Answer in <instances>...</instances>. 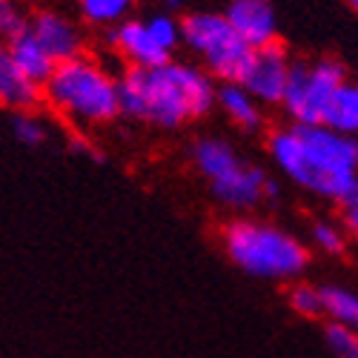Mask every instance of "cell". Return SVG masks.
I'll list each match as a JSON object with an SVG mask.
<instances>
[{"label": "cell", "instance_id": "obj_1", "mask_svg": "<svg viewBox=\"0 0 358 358\" xmlns=\"http://www.w3.org/2000/svg\"><path fill=\"white\" fill-rule=\"evenodd\" d=\"M273 164L295 187L310 195L341 203L358 181V138L330 127H281L266 141Z\"/></svg>", "mask_w": 358, "mask_h": 358}, {"label": "cell", "instance_id": "obj_2", "mask_svg": "<svg viewBox=\"0 0 358 358\" xmlns=\"http://www.w3.org/2000/svg\"><path fill=\"white\" fill-rule=\"evenodd\" d=\"M117 89H121V115L141 117L161 129L195 121L218 103V86L210 75L172 61L155 69L129 66L117 80Z\"/></svg>", "mask_w": 358, "mask_h": 358}, {"label": "cell", "instance_id": "obj_3", "mask_svg": "<svg viewBox=\"0 0 358 358\" xmlns=\"http://www.w3.org/2000/svg\"><path fill=\"white\" fill-rule=\"evenodd\" d=\"M221 241L227 258L252 278L292 281L310 264L307 244L275 224L250 218L229 221L221 232Z\"/></svg>", "mask_w": 358, "mask_h": 358}, {"label": "cell", "instance_id": "obj_4", "mask_svg": "<svg viewBox=\"0 0 358 358\" xmlns=\"http://www.w3.org/2000/svg\"><path fill=\"white\" fill-rule=\"evenodd\" d=\"M49 106L78 127H103L121 115V89L117 80L92 57L57 64L55 75L43 86Z\"/></svg>", "mask_w": 358, "mask_h": 358}, {"label": "cell", "instance_id": "obj_5", "mask_svg": "<svg viewBox=\"0 0 358 358\" xmlns=\"http://www.w3.org/2000/svg\"><path fill=\"white\" fill-rule=\"evenodd\" d=\"M181 32H184V43L201 57L210 75L221 78L224 83H241L255 49L244 43V38L232 29L227 15H215V12L187 15L181 23Z\"/></svg>", "mask_w": 358, "mask_h": 358}, {"label": "cell", "instance_id": "obj_6", "mask_svg": "<svg viewBox=\"0 0 358 358\" xmlns=\"http://www.w3.org/2000/svg\"><path fill=\"white\" fill-rule=\"evenodd\" d=\"M347 69L336 57H318V61H295L289 86L284 95V112L292 124L318 127L324 124L338 89L347 83Z\"/></svg>", "mask_w": 358, "mask_h": 358}, {"label": "cell", "instance_id": "obj_7", "mask_svg": "<svg viewBox=\"0 0 358 358\" xmlns=\"http://www.w3.org/2000/svg\"><path fill=\"white\" fill-rule=\"evenodd\" d=\"M184 41L181 23L172 15H149L132 17L115 26L112 46L132 69H155L169 64V55Z\"/></svg>", "mask_w": 358, "mask_h": 358}, {"label": "cell", "instance_id": "obj_8", "mask_svg": "<svg viewBox=\"0 0 358 358\" xmlns=\"http://www.w3.org/2000/svg\"><path fill=\"white\" fill-rule=\"evenodd\" d=\"M292 57L281 43L264 46L252 52V61L241 78V86L261 103V106H281L289 75H292Z\"/></svg>", "mask_w": 358, "mask_h": 358}, {"label": "cell", "instance_id": "obj_9", "mask_svg": "<svg viewBox=\"0 0 358 358\" xmlns=\"http://www.w3.org/2000/svg\"><path fill=\"white\" fill-rule=\"evenodd\" d=\"M213 195L229 210H252L264 198L278 195V187L266 178L264 169L241 164L218 181H213Z\"/></svg>", "mask_w": 358, "mask_h": 358}, {"label": "cell", "instance_id": "obj_10", "mask_svg": "<svg viewBox=\"0 0 358 358\" xmlns=\"http://www.w3.org/2000/svg\"><path fill=\"white\" fill-rule=\"evenodd\" d=\"M224 15L247 46L264 49L278 43V17L270 0H232Z\"/></svg>", "mask_w": 358, "mask_h": 358}, {"label": "cell", "instance_id": "obj_11", "mask_svg": "<svg viewBox=\"0 0 358 358\" xmlns=\"http://www.w3.org/2000/svg\"><path fill=\"white\" fill-rule=\"evenodd\" d=\"M32 32L46 46V52L55 57V64H66V61H75V57L83 55L80 32L57 12H38L32 17Z\"/></svg>", "mask_w": 358, "mask_h": 358}, {"label": "cell", "instance_id": "obj_12", "mask_svg": "<svg viewBox=\"0 0 358 358\" xmlns=\"http://www.w3.org/2000/svg\"><path fill=\"white\" fill-rule=\"evenodd\" d=\"M43 98V86H38L35 80H29L9 52L6 43H0V106L15 109V112H29L35 109Z\"/></svg>", "mask_w": 358, "mask_h": 358}, {"label": "cell", "instance_id": "obj_13", "mask_svg": "<svg viewBox=\"0 0 358 358\" xmlns=\"http://www.w3.org/2000/svg\"><path fill=\"white\" fill-rule=\"evenodd\" d=\"M6 46H9L12 57H15L17 69H20L29 80H35L38 86H46V80L55 75L57 64H55V57L46 52V46L35 38L32 29H29V32H23V35H17L15 41H9Z\"/></svg>", "mask_w": 358, "mask_h": 358}, {"label": "cell", "instance_id": "obj_14", "mask_svg": "<svg viewBox=\"0 0 358 358\" xmlns=\"http://www.w3.org/2000/svg\"><path fill=\"white\" fill-rule=\"evenodd\" d=\"M218 106L224 109V115L229 117V121L244 132H258L261 124H264L261 103L247 92L241 83H224L218 89Z\"/></svg>", "mask_w": 358, "mask_h": 358}, {"label": "cell", "instance_id": "obj_15", "mask_svg": "<svg viewBox=\"0 0 358 358\" xmlns=\"http://www.w3.org/2000/svg\"><path fill=\"white\" fill-rule=\"evenodd\" d=\"M192 161H195V169L203 178H210V181H218V178H224L235 166H241L235 149L221 138H201L192 149Z\"/></svg>", "mask_w": 358, "mask_h": 358}, {"label": "cell", "instance_id": "obj_16", "mask_svg": "<svg viewBox=\"0 0 358 358\" xmlns=\"http://www.w3.org/2000/svg\"><path fill=\"white\" fill-rule=\"evenodd\" d=\"M324 127H330L341 135L358 138V80H347L338 95L333 98L330 109H327Z\"/></svg>", "mask_w": 358, "mask_h": 358}, {"label": "cell", "instance_id": "obj_17", "mask_svg": "<svg viewBox=\"0 0 358 358\" xmlns=\"http://www.w3.org/2000/svg\"><path fill=\"white\" fill-rule=\"evenodd\" d=\"M324 315L330 318V324L358 333V292L338 284L324 287Z\"/></svg>", "mask_w": 358, "mask_h": 358}, {"label": "cell", "instance_id": "obj_18", "mask_svg": "<svg viewBox=\"0 0 358 358\" xmlns=\"http://www.w3.org/2000/svg\"><path fill=\"white\" fill-rule=\"evenodd\" d=\"M78 3H80L83 17L98 26L124 23L127 12L132 9V0H78Z\"/></svg>", "mask_w": 358, "mask_h": 358}, {"label": "cell", "instance_id": "obj_19", "mask_svg": "<svg viewBox=\"0 0 358 358\" xmlns=\"http://www.w3.org/2000/svg\"><path fill=\"white\" fill-rule=\"evenodd\" d=\"M287 304L292 313L304 315V318H321L324 315V287L292 284L287 292Z\"/></svg>", "mask_w": 358, "mask_h": 358}, {"label": "cell", "instance_id": "obj_20", "mask_svg": "<svg viewBox=\"0 0 358 358\" xmlns=\"http://www.w3.org/2000/svg\"><path fill=\"white\" fill-rule=\"evenodd\" d=\"M29 29H32V20H29L20 0H0V38H6L9 43Z\"/></svg>", "mask_w": 358, "mask_h": 358}, {"label": "cell", "instance_id": "obj_21", "mask_svg": "<svg viewBox=\"0 0 358 358\" xmlns=\"http://www.w3.org/2000/svg\"><path fill=\"white\" fill-rule=\"evenodd\" d=\"M310 238H313V244L327 255H341L347 250V229H341L333 221H315L310 227Z\"/></svg>", "mask_w": 358, "mask_h": 358}, {"label": "cell", "instance_id": "obj_22", "mask_svg": "<svg viewBox=\"0 0 358 358\" xmlns=\"http://www.w3.org/2000/svg\"><path fill=\"white\" fill-rule=\"evenodd\" d=\"M324 341L330 347L333 358H358V333L355 330H347V327H338V324H327Z\"/></svg>", "mask_w": 358, "mask_h": 358}, {"label": "cell", "instance_id": "obj_23", "mask_svg": "<svg viewBox=\"0 0 358 358\" xmlns=\"http://www.w3.org/2000/svg\"><path fill=\"white\" fill-rule=\"evenodd\" d=\"M15 138L20 143H26V146H38V143H43L46 129H43V124L38 121V117L23 112V115L15 117Z\"/></svg>", "mask_w": 358, "mask_h": 358}, {"label": "cell", "instance_id": "obj_24", "mask_svg": "<svg viewBox=\"0 0 358 358\" xmlns=\"http://www.w3.org/2000/svg\"><path fill=\"white\" fill-rule=\"evenodd\" d=\"M338 206H341V221H344V229H347L352 238H358V181L352 184L350 195H347Z\"/></svg>", "mask_w": 358, "mask_h": 358}, {"label": "cell", "instance_id": "obj_25", "mask_svg": "<svg viewBox=\"0 0 358 358\" xmlns=\"http://www.w3.org/2000/svg\"><path fill=\"white\" fill-rule=\"evenodd\" d=\"M347 6H350L355 15H358V0H347Z\"/></svg>", "mask_w": 358, "mask_h": 358}]
</instances>
